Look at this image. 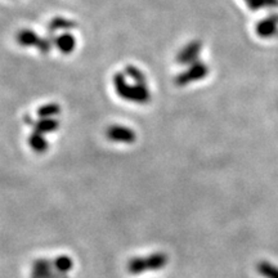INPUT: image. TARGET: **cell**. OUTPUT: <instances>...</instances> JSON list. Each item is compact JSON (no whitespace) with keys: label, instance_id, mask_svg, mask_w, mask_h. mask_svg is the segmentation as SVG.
Here are the masks:
<instances>
[{"label":"cell","instance_id":"1","mask_svg":"<svg viewBox=\"0 0 278 278\" xmlns=\"http://www.w3.org/2000/svg\"><path fill=\"white\" fill-rule=\"evenodd\" d=\"M113 85H115L117 94L126 101L144 104V103H147L151 100V96H149L147 86L137 85V84L136 85H129V84L126 83L124 73L121 72L116 73L115 76H113Z\"/></svg>","mask_w":278,"mask_h":278},{"label":"cell","instance_id":"2","mask_svg":"<svg viewBox=\"0 0 278 278\" xmlns=\"http://www.w3.org/2000/svg\"><path fill=\"white\" fill-rule=\"evenodd\" d=\"M166 264H168V255L156 252V254L148 255L146 258H133L128 263V271L132 275H139L143 272L159 271Z\"/></svg>","mask_w":278,"mask_h":278},{"label":"cell","instance_id":"3","mask_svg":"<svg viewBox=\"0 0 278 278\" xmlns=\"http://www.w3.org/2000/svg\"><path fill=\"white\" fill-rule=\"evenodd\" d=\"M208 67L206 65L201 62H197L191 65L187 71L184 72L179 73L178 76L175 79V84L178 86H184V85H188L191 84L192 81H197V80H201L208 75Z\"/></svg>","mask_w":278,"mask_h":278},{"label":"cell","instance_id":"4","mask_svg":"<svg viewBox=\"0 0 278 278\" xmlns=\"http://www.w3.org/2000/svg\"><path fill=\"white\" fill-rule=\"evenodd\" d=\"M17 41L22 46H36L40 53L46 54L50 50V41L48 39L39 37L31 30H22L17 34Z\"/></svg>","mask_w":278,"mask_h":278},{"label":"cell","instance_id":"5","mask_svg":"<svg viewBox=\"0 0 278 278\" xmlns=\"http://www.w3.org/2000/svg\"><path fill=\"white\" fill-rule=\"evenodd\" d=\"M201 41L193 40L188 45H185L176 56V62L179 65H193L197 62V58L201 52Z\"/></svg>","mask_w":278,"mask_h":278},{"label":"cell","instance_id":"6","mask_svg":"<svg viewBox=\"0 0 278 278\" xmlns=\"http://www.w3.org/2000/svg\"><path fill=\"white\" fill-rule=\"evenodd\" d=\"M107 138L112 142H121V143H133L136 140V133L126 126L112 125L109 126L106 133Z\"/></svg>","mask_w":278,"mask_h":278},{"label":"cell","instance_id":"7","mask_svg":"<svg viewBox=\"0 0 278 278\" xmlns=\"http://www.w3.org/2000/svg\"><path fill=\"white\" fill-rule=\"evenodd\" d=\"M255 31L260 37H271L278 34V14L264 18L256 25Z\"/></svg>","mask_w":278,"mask_h":278},{"label":"cell","instance_id":"8","mask_svg":"<svg viewBox=\"0 0 278 278\" xmlns=\"http://www.w3.org/2000/svg\"><path fill=\"white\" fill-rule=\"evenodd\" d=\"M54 44L60 49L61 53L70 54L75 49L76 40H75L73 35H71V34H62V35H60V36H57L54 39Z\"/></svg>","mask_w":278,"mask_h":278},{"label":"cell","instance_id":"9","mask_svg":"<svg viewBox=\"0 0 278 278\" xmlns=\"http://www.w3.org/2000/svg\"><path fill=\"white\" fill-rule=\"evenodd\" d=\"M58 126H60L58 121L52 119V117H49V119H40L39 121L34 123V129L36 133H40V134L56 132L58 129Z\"/></svg>","mask_w":278,"mask_h":278},{"label":"cell","instance_id":"10","mask_svg":"<svg viewBox=\"0 0 278 278\" xmlns=\"http://www.w3.org/2000/svg\"><path fill=\"white\" fill-rule=\"evenodd\" d=\"M76 26V22H73V21L57 17V18H53V20L50 21L49 25H48V30L52 34L58 30H71V29H75Z\"/></svg>","mask_w":278,"mask_h":278},{"label":"cell","instance_id":"11","mask_svg":"<svg viewBox=\"0 0 278 278\" xmlns=\"http://www.w3.org/2000/svg\"><path fill=\"white\" fill-rule=\"evenodd\" d=\"M29 144H30V147L35 152L43 153L48 149V142H46V139L44 138L43 134H40V133L36 132L30 136V138H29Z\"/></svg>","mask_w":278,"mask_h":278},{"label":"cell","instance_id":"12","mask_svg":"<svg viewBox=\"0 0 278 278\" xmlns=\"http://www.w3.org/2000/svg\"><path fill=\"white\" fill-rule=\"evenodd\" d=\"M61 111V107L57 103H48L45 106H41L37 109V115L40 119H49L53 116L58 115Z\"/></svg>","mask_w":278,"mask_h":278},{"label":"cell","instance_id":"13","mask_svg":"<svg viewBox=\"0 0 278 278\" xmlns=\"http://www.w3.org/2000/svg\"><path fill=\"white\" fill-rule=\"evenodd\" d=\"M258 271L265 278H278V267L269 262L259 263Z\"/></svg>","mask_w":278,"mask_h":278},{"label":"cell","instance_id":"14","mask_svg":"<svg viewBox=\"0 0 278 278\" xmlns=\"http://www.w3.org/2000/svg\"><path fill=\"white\" fill-rule=\"evenodd\" d=\"M53 267L56 271L61 272V273H67L69 271H71L73 267V262L69 256L66 255H62V256H58L53 262Z\"/></svg>","mask_w":278,"mask_h":278},{"label":"cell","instance_id":"15","mask_svg":"<svg viewBox=\"0 0 278 278\" xmlns=\"http://www.w3.org/2000/svg\"><path fill=\"white\" fill-rule=\"evenodd\" d=\"M125 72L128 76L134 80V83H136L137 85L146 86V76H144V73H143L140 70L134 66H128L125 70Z\"/></svg>","mask_w":278,"mask_h":278},{"label":"cell","instance_id":"16","mask_svg":"<svg viewBox=\"0 0 278 278\" xmlns=\"http://www.w3.org/2000/svg\"><path fill=\"white\" fill-rule=\"evenodd\" d=\"M251 10H258L264 7H278V0H245Z\"/></svg>","mask_w":278,"mask_h":278},{"label":"cell","instance_id":"17","mask_svg":"<svg viewBox=\"0 0 278 278\" xmlns=\"http://www.w3.org/2000/svg\"><path fill=\"white\" fill-rule=\"evenodd\" d=\"M31 278H67V276L53 268L46 271H34Z\"/></svg>","mask_w":278,"mask_h":278},{"label":"cell","instance_id":"18","mask_svg":"<svg viewBox=\"0 0 278 278\" xmlns=\"http://www.w3.org/2000/svg\"><path fill=\"white\" fill-rule=\"evenodd\" d=\"M53 263L46 260V259H39L34 263V271H46V269H53Z\"/></svg>","mask_w":278,"mask_h":278}]
</instances>
